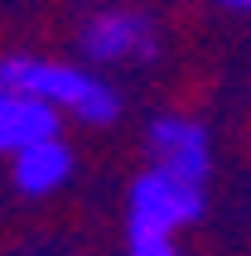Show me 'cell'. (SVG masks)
<instances>
[{
	"mask_svg": "<svg viewBox=\"0 0 251 256\" xmlns=\"http://www.w3.org/2000/svg\"><path fill=\"white\" fill-rule=\"evenodd\" d=\"M0 87L29 92L44 106H54L63 121L78 126H116L121 121V87L102 78L87 63L68 58H39V54H5L0 58Z\"/></svg>",
	"mask_w": 251,
	"mask_h": 256,
	"instance_id": "1",
	"label": "cell"
},
{
	"mask_svg": "<svg viewBox=\"0 0 251 256\" xmlns=\"http://www.w3.org/2000/svg\"><path fill=\"white\" fill-rule=\"evenodd\" d=\"M78 54L87 68H130L160 54V24L140 5H102L78 29Z\"/></svg>",
	"mask_w": 251,
	"mask_h": 256,
	"instance_id": "2",
	"label": "cell"
},
{
	"mask_svg": "<svg viewBox=\"0 0 251 256\" xmlns=\"http://www.w3.org/2000/svg\"><path fill=\"white\" fill-rule=\"evenodd\" d=\"M63 136V116L54 106H44L39 97L29 92H14V87H0V155H20L39 140H54Z\"/></svg>",
	"mask_w": 251,
	"mask_h": 256,
	"instance_id": "6",
	"label": "cell"
},
{
	"mask_svg": "<svg viewBox=\"0 0 251 256\" xmlns=\"http://www.w3.org/2000/svg\"><path fill=\"white\" fill-rule=\"evenodd\" d=\"M145 155H150L154 170H169L179 179H188V184L208 188V179H212V130L198 116L154 112L150 126H145Z\"/></svg>",
	"mask_w": 251,
	"mask_h": 256,
	"instance_id": "4",
	"label": "cell"
},
{
	"mask_svg": "<svg viewBox=\"0 0 251 256\" xmlns=\"http://www.w3.org/2000/svg\"><path fill=\"white\" fill-rule=\"evenodd\" d=\"M208 208V188L203 184H188L169 170H145L126 184V228H140V232H184L194 228Z\"/></svg>",
	"mask_w": 251,
	"mask_h": 256,
	"instance_id": "3",
	"label": "cell"
},
{
	"mask_svg": "<svg viewBox=\"0 0 251 256\" xmlns=\"http://www.w3.org/2000/svg\"><path fill=\"white\" fill-rule=\"evenodd\" d=\"M72 170H78L72 145L63 136H54V140H39V145H29V150H20L10 160V184L24 198H54L58 188H68Z\"/></svg>",
	"mask_w": 251,
	"mask_h": 256,
	"instance_id": "5",
	"label": "cell"
},
{
	"mask_svg": "<svg viewBox=\"0 0 251 256\" xmlns=\"http://www.w3.org/2000/svg\"><path fill=\"white\" fill-rule=\"evenodd\" d=\"M212 5H222V10H242V14L251 10V0H212Z\"/></svg>",
	"mask_w": 251,
	"mask_h": 256,
	"instance_id": "8",
	"label": "cell"
},
{
	"mask_svg": "<svg viewBox=\"0 0 251 256\" xmlns=\"http://www.w3.org/2000/svg\"><path fill=\"white\" fill-rule=\"evenodd\" d=\"M126 256H184V237H174V232L126 228Z\"/></svg>",
	"mask_w": 251,
	"mask_h": 256,
	"instance_id": "7",
	"label": "cell"
}]
</instances>
